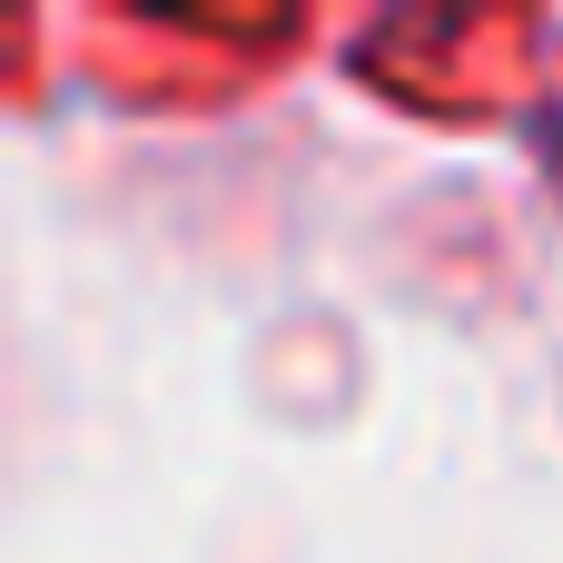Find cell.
<instances>
[{
	"mask_svg": "<svg viewBox=\"0 0 563 563\" xmlns=\"http://www.w3.org/2000/svg\"><path fill=\"white\" fill-rule=\"evenodd\" d=\"M534 139H544V168H554V178H563V89H554V99H544V119H534Z\"/></svg>",
	"mask_w": 563,
	"mask_h": 563,
	"instance_id": "cell-1",
	"label": "cell"
}]
</instances>
